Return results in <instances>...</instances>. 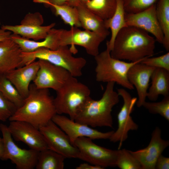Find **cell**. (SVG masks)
Returning a JSON list of instances; mask_svg holds the SVG:
<instances>
[{"instance_id": "17", "label": "cell", "mask_w": 169, "mask_h": 169, "mask_svg": "<svg viewBox=\"0 0 169 169\" xmlns=\"http://www.w3.org/2000/svg\"><path fill=\"white\" fill-rule=\"evenodd\" d=\"M161 134L160 128L156 127L152 133L150 141L146 147L136 151L129 150L139 161L142 169H155L158 158L169 145V141L163 139Z\"/></svg>"}, {"instance_id": "36", "label": "cell", "mask_w": 169, "mask_h": 169, "mask_svg": "<svg viewBox=\"0 0 169 169\" xmlns=\"http://www.w3.org/2000/svg\"><path fill=\"white\" fill-rule=\"evenodd\" d=\"M11 34L10 31L0 28V42L10 38Z\"/></svg>"}, {"instance_id": "12", "label": "cell", "mask_w": 169, "mask_h": 169, "mask_svg": "<svg viewBox=\"0 0 169 169\" xmlns=\"http://www.w3.org/2000/svg\"><path fill=\"white\" fill-rule=\"evenodd\" d=\"M39 68L33 81L38 89L58 91L73 76L64 68L47 61L38 59Z\"/></svg>"}, {"instance_id": "3", "label": "cell", "mask_w": 169, "mask_h": 169, "mask_svg": "<svg viewBox=\"0 0 169 169\" xmlns=\"http://www.w3.org/2000/svg\"><path fill=\"white\" fill-rule=\"evenodd\" d=\"M115 83H107L100 99L95 100L90 97L79 110L74 120L92 127L112 128L113 107L119 101V95L114 90Z\"/></svg>"}, {"instance_id": "38", "label": "cell", "mask_w": 169, "mask_h": 169, "mask_svg": "<svg viewBox=\"0 0 169 169\" xmlns=\"http://www.w3.org/2000/svg\"><path fill=\"white\" fill-rule=\"evenodd\" d=\"M4 143L3 138L0 137V159L2 160L4 154Z\"/></svg>"}, {"instance_id": "23", "label": "cell", "mask_w": 169, "mask_h": 169, "mask_svg": "<svg viewBox=\"0 0 169 169\" xmlns=\"http://www.w3.org/2000/svg\"><path fill=\"white\" fill-rule=\"evenodd\" d=\"M125 13L122 0H117L116 7L114 14L110 18L104 20L106 27L110 29L111 33L110 39L106 43V47L110 51L113 49L118 33L123 28L128 26L125 20Z\"/></svg>"}, {"instance_id": "7", "label": "cell", "mask_w": 169, "mask_h": 169, "mask_svg": "<svg viewBox=\"0 0 169 169\" xmlns=\"http://www.w3.org/2000/svg\"><path fill=\"white\" fill-rule=\"evenodd\" d=\"M57 44L61 46L77 45L83 47L87 53L94 57L99 53V47L105 38L95 32L71 27L69 30L54 28Z\"/></svg>"}, {"instance_id": "11", "label": "cell", "mask_w": 169, "mask_h": 169, "mask_svg": "<svg viewBox=\"0 0 169 169\" xmlns=\"http://www.w3.org/2000/svg\"><path fill=\"white\" fill-rule=\"evenodd\" d=\"M44 22L43 17L40 13H29L26 15L20 24L3 25L1 28L23 38L38 41L44 39L49 30L55 25L54 23L43 26Z\"/></svg>"}, {"instance_id": "22", "label": "cell", "mask_w": 169, "mask_h": 169, "mask_svg": "<svg viewBox=\"0 0 169 169\" xmlns=\"http://www.w3.org/2000/svg\"><path fill=\"white\" fill-rule=\"evenodd\" d=\"M151 84L148 88L147 97L153 101H156L159 96L169 95V71L155 68L151 77Z\"/></svg>"}, {"instance_id": "10", "label": "cell", "mask_w": 169, "mask_h": 169, "mask_svg": "<svg viewBox=\"0 0 169 169\" xmlns=\"http://www.w3.org/2000/svg\"><path fill=\"white\" fill-rule=\"evenodd\" d=\"M117 92L122 98L123 104L117 115V129L114 131L109 140L114 143L119 142L118 149H120L123 143L127 138L129 131H136L138 129V125L133 121L131 116L137 98L132 97L131 95L124 88L117 89Z\"/></svg>"}, {"instance_id": "24", "label": "cell", "mask_w": 169, "mask_h": 169, "mask_svg": "<svg viewBox=\"0 0 169 169\" xmlns=\"http://www.w3.org/2000/svg\"><path fill=\"white\" fill-rule=\"evenodd\" d=\"M66 158L62 155L48 148L39 151L36 169H63Z\"/></svg>"}, {"instance_id": "1", "label": "cell", "mask_w": 169, "mask_h": 169, "mask_svg": "<svg viewBox=\"0 0 169 169\" xmlns=\"http://www.w3.org/2000/svg\"><path fill=\"white\" fill-rule=\"evenodd\" d=\"M155 39L140 28L128 26L117 35L110 55L115 59L131 62L142 61L153 55Z\"/></svg>"}, {"instance_id": "4", "label": "cell", "mask_w": 169, "mask_h": 169, "mask_svg": "<svg viewBox=\"0 0 169 169\" xmlns=\"http://www.w3.org/2000/svg\"><path fill=\"white\" fill-rule=\"evenodd\" d=\"M66 46H61L55 50L41 48L30 52H22V66L36 59H42L64 68L74 77H79L82 75V70L86 61L83 58L74 56L73 50H74Z\"/></svg>"}, {"instance_id": "2", "label": "cell", "mask_w": 169, "mask_h": 169, "mask_svg": "<svg viewBox=\"0 0 169 169\" xmlns=\"http://www.w3.org/2000/svg\"><path fill=\"white\" fill-rule=\"evenodd\" d=\"M54 99L48 89H38L31 84L28 94L23 105L9 120L24 121L39 129L57 114Z\"/></svg>"}, {"instance_id": "25", "label": "cell", "mask_w": 169, "mask_h": 169, "mask_svg": "<svg viewBox=\"0 0 169 169\" xmlns=\"http://www.w3.org/2000/svg\"><path fill=\"white\" fill-rule=\"evenodd\" d=\"M83 4L105 20L110 18L114 14L116 7L117 0H90Z\"/></svg>"}, {"instance_id": "33", "label": "cell", "mask_w": 169, "mask_h": 169, "mask_svg": "<svg viewBox=\"0 0 169 169\" xmlns=\"http://www.w3.org/2000/svg\"><path fill=\"white\" fill-rule=\"evenodd\" d=\"M147 57L141 62L149 66L169 71V52L156 57Z\"/></svg>"}, {"instance_id": "37", "label": "cell", "mask_w": 169, "mask_h": 169, "mask_svg": "<svg viewBox=\"0 0 169 169\" xmlns=\"http://www.w3.org/2000/svg\"><path fill=\"white\" fill-rule=\"evenodd\" d=\"M48 2L46 6L49 7L50 5H61L67 4L68 0H45Z\"/></svg>"}, {"instance_id": "6", "label": "cell", "mask_w": 169, "mask_h": 169, "mask_svg": "<svg viewBox=\"0 0 169 169\" xmlns=\"http://www.w3.org/2000/svg\"><path fill=\"white\" fill-rule=\"evenodd\" d=\"M56 92L54 101L57 114L68 115L73 120L79 109L90 97L89 88L73 76Z\"/></svg>"}, {"instance_id": "42", "label": "cell", "mask_w": 169, "mask_h": 169, "mask_svg": "<svg viewBox=\"0 0 169 169\" xmlns=\"http://www.w3.org/2000/svg\"></svg>"}, {"instance_id": "40", "label": "cell", "mask_w": 169, "mask_h": 169, "mask_svg": "<svg viewBox=\"0 0 169 169\" xmlns=\"http://www.w3.org/2000/svg\"><path fill=\"white\" fill-rule=\"evenodd\" d=\"M90 0H79L80 3L84 4Z\"/></svg>"}, {"instance_id": "14", "label": "cell", "mask_w": 169, "mask_h": 169, "mask_svg": "<svg viewBox=\"0 0 169 169\" xmlns=\"http://www.w3.org/2000/svg\"><path fill=\"white\" fill-rule=\"evenodd\" d=\"M52 120L68 136L72 144L78 138L85 137L92 139H107L114 132L112 131L105 132L100 131L90 126L71 120L65 116L58 114Z\"/></svg>"}, {"instance_id": "18", "label": "cell", "mask_w": 169, "mask_h": 169, "mask_svg": "<svg viewBox=\"0 0 169 169\" xmlns=\"http://www.w3.org/2000/svg\"><path fill=\"white\" fill-rule=\"evenodd\" d=\"M155 69L140 62L131 66L128 72V79L137 91L138 99L136 104L138 107L142 106L146 101L150 80Z\"/></svg>"}, {"instance_id": "41", "label": "cell", "mask_w": 169, "mask_h": 169, "mask_svg": "<svg viewBox=\"0 0 169 169\" xmlns=\"http://www.w3.org/2000/svg\"><path fill=\"white\" fill-rule=\"evenodd\" d=\"M1 75L0 74V81L1 80Z\"/></svg>"}, {"instance_id": "26", "label": "cell", "mask_w": 169, "mask_h": 169, "mask_svg": "<svg viewBox=\"0 0 169 169\" xmlns=\"http://www.w3.org/2000/svg\"><path fill=\"white\" fill-rule=\"evenodd\" d=\"M157 17L163 33V45L169 51V0H158L156 4Z\"/></svg>"}, {"instance_id": "30", "label": "cell", "mask_w": 169, "mask_h": 169, "mask_svg": "<svg viewBox=\"0 0 169 169\" xmlns=\"http://www.w3.org/2000/svg\"><path fill=\"white\" fill-rule=\"evenodd\" d=\"M152 114H158L169 121V95L164 96L162 100L157 102L146 101L142 106Z\"/></svg>"}, {"instance_id": "15", "label": "cell", "mask_w": 169, "mask_h": 169, "mask_svg": "<svg viewBox=\"0 0 169 169\" xmlns=\"http://www.w3.org/2000/svg\"><path fill=\"white\" fill-rule=\"evenodd\" d=\"M10 121L8 128L15 140L23 142L30 149L38 151L49 148L39 129L24 121Z\"/></svg>"}, {"instance_id": "29", "label": "cell", "mask_w": 169, "mask_h": 169, "mask_svg": "<svg viewBox=\"0 0 169 169\" xmlns=\"http://www.w3.org/2000/svg\"><path fill=\"white\" fill-rule=\"evenodd\" d=\"M116 165L120 169H142L139 161L125 149H118Z\"/></svg>"}, {"instance_id": "34", "label": "cell", "mask_w": 169, "mask_h": 169, "mask_svg": "<svg viewBox=\"0 0 169 169\" xmlns=\"http://www.w3.org/2000/svg\"><path fill=\"white\" fill-rule=\"evenodd\" d=\"M155 169H169V158L160 155L156 161Z\"/></svg>"}, {"instance_id": "16", "label": "cell", "mask_w": 169, "mask_h": 169, "mask_svg": "<svg viewBox=\"0 0 169 169\" xmlns=\"http://www.w3.org/2000/svg\"><path fill=\"white\" fill-rule=\"evenodd\" d=\"M156 4L138 13L125 12V20L127 26L138 28L152 34L156 41L163 44L164 35L157 17Z\"/></svg>"}, {"instance_id": "27", "label": "cell", "mask_w": 169, "mask_h": 169, "mask_svg": "<svg viewBox=\"0 0 169 169\" xmlns=\"http://www.w3.org/2000/svg\"><path fill=\"white\" fill-rule=\"evenodd\" d=\"M56 16H59L64 23L71 27H81L76 7L67 4L61 5H50Z\"/></svg>"}, {"instance_id": "20", "label": "cell", "mask_w": 169, "mask_h": 169, "mask_svg": "<svg viewBox=\"0 0 169 169\" xmlns=\"http://www.w3.org/2000/svg\"><path fill=\"white\" fill-rule=\"evenodd\" d=\"M22 51L10 38L0 42V74L22 66Z\"/></svg>"}, {"instance_id": "5", "label": "cell", "mask_w": 169, "mask_h": 169, "mask_svg": "<svg viewBox=\"0 0 169 169\" xmlns=\"http://www.w3.org/2000/svg\"><path fill=\"white\" fill-rule=\"evenodd\" d=\"M96 80L100 82H114L129 90L134 89L129 81L128 72L134 64L141 61L126 62L115 59L110 55L108 48L95 57Z\"/></svg>"}, {"instance_id": "21", "label": "cell", "mask_w": 169, "mask_h": 169, "mask_svg": "<svg viewBox=\"0 0 169 169\" xmlns=\"http://www.w3.org/2000/svg\"><path fill=\"white\" fill-rule=\"evenodd\" d=\"M76 7L81 27L105 38L109 35L110 32L106 27L104 20L92 13L83 4L80 3Z\"/></svg>"}, {"instance_id": "31", "label": "cell", "mask_w": 169, "mask_h": 169, "mask_svg": "<svg viewBox=\"0 0 169 169\" xmlns=\"http://www.w3.org/2000/svg\"><path fill=\"white\" fill-rule=\"evenodd\" d=\"M126 13L140 12L156 3L158 0H122Z\"/></svg>"}, {"instance_id": "35", "label": "cell", "mask_w": 169, "mask_h": 169, "mask_svg": "<svg viewBox=\"0 0 169 169\" xmlns=\"http://www.w3.org/2000/svg\"><path fill=\"white\" fill-rule=\"evenodd\" d=\"M76 169H103L102 167L89 163H82L76 167Z\"/></svg>"}, {"instance_id": "19", "label": "cell", "mask_w": 169, "mask_h": 169, "mask_svg": "<svg viewBox=\"0 0 169 169\" xmlns=\"http://www.w3.org/2000/svg\"><path fill=\"white\" fill-rule=\"evenodd\" d=\"M39 68L38 61H34L13 69L5 75L25 99L28 94L31 83L35 79Z\"/></svg>"}, {"instance_id": "13", "label": "cell", "mask_w": 169, "mask_h": 169, "mask_svg": "<svg viewBox=\"0 0 169 169\" xmlns=\"http://www.w3.org/2000/svg\"><path fill=\"white\" fill-rule=\"evenodd\" d=\"M49 148L65 158H78L79 151L67 135L52 120L39 129Z\"/></svg>"}, {"instance_id": "28", "label": "cell", "mask_w": 169, "mask_h": 169, "mask_svg": "<svg viewBox=\"0 0 169 169\" xmlns=\"http://www.w3.org/2000/svg\"><path fill=\"white\" fill-rule=\"evenodd\" d=\"M0 91L6 98L13 104L17 108L23 105L24 99L12 83L4 75H1Z\"/></svg>"}, {"instance_id": "32", "label": "cell", "mask_w": 169, "mask_h": 169, "mask_svg": "<svg viewBox=\"0 0 169 169\" xmlns=\"http://www.w3.org/2000/svg\"><path fill=\"white\" fill-rule=\"evenodd\" d=\"M0 91V122H5L13 115L17 109Z\"/></svg>"}, {"instance_id": "9", "label": "cell", "mask_w": 169, "mask_h": 169, "mask_svg": "<svg viewBox=\"0 0 169 169\" xmlns=\"http://www.w3.org/2000/svg\"><path fill=\"white\" fill-rule=\"evenodd\" d=\"M4 143V154L2 160H9L18 169H33L35 168L39 151L31 149L19 147L14 142L8 126L0 124Z\"/></svg>"}, {"instance_id": "39", "label": "cell", "mask_w": 169, "mask_h": 169, "mask_svg": "<svg viewBox=\"0 0 169 169\" xmlns=\"http://www.w3.org/2000/svg\"><path fill=\"white\" fill-rule=\"evenodd\" d=\"M80 4L79 0H68L67 4L71 6L76 7Z\"/></svg>"}, {"instance_id": "8", "label": "cell", "mask_w": 169, "mask_h": 169, "mask_svg": "<svg viewBox=\"0 0 169 169\" xmlns=\"http://www.w3.org/2000/svg\"><path fill=\"white\" fill-rule=\"evenodd\" d=\"M93 140L82 137L77 139L73 145L79 151L78 159L103 169L116 166L118 150L108 149L95 144Z\"/></svg>"}]
</instances>
